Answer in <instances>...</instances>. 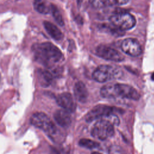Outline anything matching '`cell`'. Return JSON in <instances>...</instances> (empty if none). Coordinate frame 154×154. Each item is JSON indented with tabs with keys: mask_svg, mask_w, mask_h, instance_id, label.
Returning a JSON list of instances; mask_svg holds the SVG:
<instances>
[{
	"mask_svg": "<svg viewBox=\"0 0 154 154\" xmlns=\"http://www.w3.org/2000/svg\"><path fill=\"white\" fill-rule=\"evenodd\" d=\"M116 111L114 108L105 105H99L93 107L85 115V119L87 122H91L97 119H103L111 114H114Z\"/></svg>",
	"mask_w": 154,
	"mask_h": 154,
	"instance_id": "obj_7",
	"label": "cell"
},
{
	"mask_svg": "<svg viewBox=\"0 0 154 154\" xmlns=\"http://www.w3.org/2000/svg\"><path fill=\"white\" fill-rule=\"evenodd\" d=\"M90 3L94 7H96V8H103V7L109 6V5H119V1H116V0L90 1Z\"/></svg>",
	"mask_w": 154,
	"mask_h": 154,
	"instance_id": "obj_16",
	"label": "cell"
},
{
	"mask_svg": "<svg viewBox=\"0 0 154 154\" xmlns=\"http://www.w3.org/2000/svg\"><path fill=\"white\" fill-rule=\"evenodd\" d=\"M43 26L49 35L55 40H61L64 35L61 30L54 24L48 21L43 22Z\"/></svg>",
	"mask_w": 154,
	"mask_h": 154,
	"instance_id": "obj_13",
	"label": "cell"
},
{
	"mask_svg": "<svg viewBox=\"0 0 154 154\" xmlns=\"http://www.w3.org/2000/svg\"><path fill=\"white\" fill-rule=\"evenodd\" d=\"M96 54L103 59L112 61L119 62L124 60V56L120 52L103 45H100L96 48Z\"/></svg>",
	"mask_w": 154,
	"mask_h": 154,
	"instance_id": "obj_8",
	"label": "cell"
},
{
	"mask_svg": "<svg viewBox=\"0 0 154 154\" xmlns=\"http://www.w3.org/2000/svg\"><path fill=\"white\" fill-rule=\"evenodd\" d=\"M55 122L63 128H67L70 126L72 122L70 112L64 109H58L54 114Z\"/></svg>",
	"mask_w": 154,
	"mask_h": 154,
	"instance_id": "obj_11",
	"label": "cell"
},
{
	"mask_svg": "<svg viewBox=\"0 0 154 154\" xmlns=\"http://www.w3.org/2000/svg\"><path fill=\"white\" fill-rule=\"evenodd\" d=\"M91 154H100V153H98V152H95L92 153Z\"/></svg>",
	"mask_w": 154,
	"mask_h": 154,
	"instance_id": "obj_21",
	"label": "cell"
},
{
	"mask_svg": "<svg viewBox=\"0 0 154 154\" xmlns=\"http://www.w3.org/2000/svg\"><path fill=\"white\" fill-rule=\"evenodd\" d=\"M31 123L48 134L53 135L57 132V128L49 117L43 112H35L31 117Z\"/></svg>",
	"mask_w": 154,
	"mask_h": 154,
	"instance_id": "obj_5",
	"label": "cell"
},
{
	"mask_svg": "<svg viewBox=\"0 0 154 154\" xmlns=\"http://www.w3.org/2000/svg\"><path fill=\"white\" fill-rule=\"evenodd\" d=\"M51 12L54 18L55 19V21L57 23H58L61 26L64 25V20L63 17L61 16V13L60 12L58 8L54 4H52L51 7Z\"/></svg>",
	"mask_w": 154,
	"mask_h": 154,
	"instance_id": "obj_18",
	"label": "cell"
},
{
	"mask_svg": "<svg viewBox=\"0 0 154 154\" xmlns=\"http://www.w3.org/2000/svg\"><path fill=\"white\" fill-rule=\"evenodd\" d=\"M122 76L120 69L109 65H100L93 72V78L99 82H105L119 78Z\"/></svg>",
	"mask_w": 154,
	"mask_h": 154,
	"instance_id": "obj_3",
	"label": "cell"
},
{
	"mask_svg": "<svg viewBox=\"0 0 154 154\" xmlns=\"http://www.w3.org/2000/svg\"><path fill=\"white\" fill-rule=\"evenodd\" d=\"M79 144L83 147L89 149L97 148L99 146V144L98 143L87 138L81 139L79 141Z\"/></svg>",
	"mask_w": 154,
	"mask_h": 154,
	"instance_id": "obj_17",
	"label": "cell"
},
{
	"mask_svg": "<svg viewBox=\"0 0 154 154\" xmlns=\"http://www.w3.org/2000/svg\"><path fill=\"white\" fill-rule=\"evenodd\" d=\"M115 98L122 97L131 100H137L140 99L139 93L133 87L125 84H113Z\"/></svg>",
	"mask_w": 154,
	"mask_h": 154,
	"instance_id": "obj_6",
	"label": "cell"
},
{
	"mask_svg": "<svg viewBox=\"0 0 154 154\" xmlns=\"http://www.w3.org/2000/svg\"><path fill=\"white\" fill-rule=\"evenodd\" d=\"M109 154H126L125 151L119 146L112 145L108 149Z\"/></svg>",
	"mask_w": 154,
	"mask_h": 154,
	"instance_id": "obj_19",
	"label": "cell"
},
{
	"mask_svg": "<svg viewBox=\"0 0 154 154\" xmlns=\"http://www.w3.org/2000/svg\"><path fill=\"white\" fill-rule=\"evenodd\" d=\"M110 22L120 30H127L132 28L136 20L134 16L128 12H120L112 14L109 17Z\"/></svg>",
	"mask_w": 154,
	"mask_h": 154,
	"instance_id": "obj_4",
	"label": "cell"
},
{
	"mask_svg": "<svg viewBox=\"0 0 154 154\" xmlns=\"http://www.w3.org/2000/svg\"><path fill=\"white\" fill-rule=\"evenodd\" d=\"M57 103L63 109L69 112H73L76 109V103L71 94L69 93H63L57 97Z\"/></svg>",
	"mask_w": 154,
	"mask_h": 154,
	"instance_id": "obj_10",
	"label": "cell"
},
{
	"mask_svg": "<svg viewBox=\"0 0 154 154\" xmlns=\"http://www.w3.org/2000/svg\"><path fill=\"white\" fill-rule=\"evenodd\" d=\"M151 79L153 80V81H154V72L152 73V75H151Z\"/></svg>",
	"mask_w": 154,
	"mask_h": 154,
	"instance_id": "obj_20",
	"label": "cell"
},
{
	"mask_svg": "<svg viewBox=\"0 0 154 154\" xmlns=\"http://www.w3.org/2000/svg\"><path fill=\"white\" fill-rule=\"evenodd\" d=\"M121 48L125 53L131 57L139 56L142 52L140 43L135 38H128L123 40L121 43Z\"/></svg>",
	"mask_w": 154,
	"mask_h": 154,
	"instance_id": "obj_9",
	"label": "cell"
},
{
	"mask_svg": "<svg viewBox=\"0 0 154 154\" xmlns=\"http://www.w3.org/2000/svg\"><path fill=\"white\" fill-rule=\"evenodd\" d=\"M34 57L44 64L49 65L60 61L63 58L61 51L50 42H45L34 46Z\"/></svg>",
	"mask_w": 154,
	"mask_h": 154,
	"instance_id": "obj_1",
	"label": "cell"
},
{
	"mask_svg": "<svg viewBox=\"0 0 154 154\" xmlns=\"http://www.w3.org/2000/svg\"><path fill=\"white\" fill-rule=\"evenodd\" d=\"M74 95L76 99L82 103L87 101L88 93L85 84L81 81H78L75 83L73 88Z\"/></svg>",
	"mask_w": 154,
	"mask_h": 154,
	"instance_id": "obj_12",
	"label": "cell"
},
{
	"mask_svg": "<svg viewBox=\"0 0 154 154\" xmlns=\"http://www.w3.org/2000/svg\"><path fill=\"white\" fill-rule=\"evenodd\" d=\"M33 4L35 10L40 13L48 14L51 12L52 4L49 2L38 0L35 1Z\"/></svg>",
	"mask_w": 154,
	"mask_h": 154,
	"instance_id": "obj_14",
	"label": "cell"
},
{
	"mask_svg": "<svg viewBox=\"0 0 154 154\" xmlns=\"http://www.w3.org/2000/svg\"><path fill=\"white\" fill-rule=\"evenodd\" d=\"M39 81L43 87L49 86L52 81V74L47 70H41L39 72Z\"/></svg>",
	"mask_w": 154,
	"mask_h": 154,
	"instance_id": "obj_15",
	"label": "cell"
},
{
	"mask_svg": "<svg viewBox=\"0 0 154 154\" xmlns=\"http://www.w3.org/2000/svg\"><path fill=\"white\" fill-rule=\"evenodd\" d=\"M114 133V125L106 117L97 120L91 129V135L100 140L108 139L112 137Z\"/></svg>",
	"mask_w": 154,
	"mask_h": 154,
	"instance_id": "obj_2",
	"label": "cell"
}]
</instances>
